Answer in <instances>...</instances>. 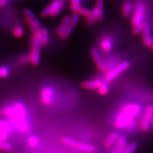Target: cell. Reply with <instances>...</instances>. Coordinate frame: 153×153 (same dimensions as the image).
<instances>
[{
	"label": "cell",
	"mask_w": 153,
	"mask_h": 153,
	"mask_svg": "<svg viewBox=\"0 0 153 153\" xmlns=\"http://www.w3.org/2000/svg\"><path fill=\"white\" fill-rule=\"evenodd\" d=\"M91 54L92 58L98 70L101 71H107V66L104 63V62L102 58V56L100 55L99 51L96 49V48H93L91 51Z\"/></svg>",
	"instance_id": "cell-7"
},
{
	"label": "cell",
	"mask_w": 153,
	"mask_h": 153,
	"mask_svg": "<svg viewBox=\"0 0 153 153\" xmlns=\"http://www.w3.org/2000/svg\"><path fill=\"white\" fill-rule=\"evenodd\" d=\"M143 25H144V22H142V23L140 24V25H137L135 26H133V34L135 35H137L138 34H140V33H141Z\"/></svg>",
	"instance_id": "cell-30"
},
{
	"label": "cell",
	"mask_w": 153,
	"mask_h": 153,
	"mask_svg": "<svg viewBox=\"0 0 153 153\" xmlns=\"http://www.w3.org/2000/svg\"><path fill=\"white\" fill-rule=\"evenodd\" d=\"M7 1L8 0H0V7H3L4 6H5Z\"/></svg>",
	"instance_id": "cell-38"
},
{
	"label": "cell",
	"mask_w": 153,
	"mask_h": 153,
	"mask_svg": "<svg viewBox=\"0 0 153 153\" xmlns=\"http://www.w3.org/2000/svg\"><path fill=\"white\" fill-rule=\"evenodd\" d=\"M52 94H53V91L52 89L49 87L45 88L42 91V102L45 105H50L52 102Z\"/></svg>",
	"instance_id": "cell-9"
},
{
	"label": "cell",
	"mask_w": 153,
	"mask_h": 153,
	"mask_svg": "<svg viewBox=\"0 0 153 153\" xmlns=\"http://www.w3.org/2000/svg\"><path fill=\"white\" fill-rule=\"evenodd\" d=\"M137 147V143L136 142H131L128 144L125 149L122 153H134Z\"/></svg>",
	"instance_id": "cell-23"
},
{
	"label": "cell",
	"mask_w": 153,
	"mask_h": 153,
	"mask_svg": "<svg viewBox=\"0 0 153 153\" xmlns=\"http://www.w3.org/2000/svg\"><path fill=\"white\" fill-rule=\"evenodd\" d=\"M118 137L119 135L116 132H112L110 133L104 142V146L106 148L112 147L116 142Z\"/></svg>",
	"instance_id": "cell-15"
},
{
	"label": "cell",
	"mask_w": 153,
	"mask_h": 153,
	"mask_svg": "<svg viewBox=\"0 0 153 153\" xmlns=\"http://www.w3.org/2000/svg\"><path fill=\"white\" fill-rule=\"evenodd\" d=\"M132 10V4L130 2L126 1L123 4L122 13L124 17H128L130 15Z\"/></svg>",
	"instance_id": "cell-19"
},
{
	"label": "cell",
	"mask_w": 153,
	"mask_h": 153,
	"mask_svg": "<svg viewBox=\"0 0 153 153\" xmlns=\"http://www.w3.org/2000/svg\"><path fill=\"white\" fill-rule=\"evenodd\" d=\"M130 62L128 61H124L121 62V63H120L119 65H117V66H116V68L119 71V73L121 74L124 72V71L127 70L129 68H130Z\"/></svg>",
	"instance_id": "cell-21"
},
{
	"label": "cell",
	"mask_w": 153,
	"mask_h": 153,
	"mask_svg": "<svg viewBox=\"0 0 153 153\" xmlns=\"http://www.w3.org/2000/svg\"><path fill=\"white\" fill-rule=\"evenodd\" d=\"M140 111L141 107L138 104L130 103L125 105L115 120V127L121 129L130 126L133 122L134 118L140 113Z\"/></svg>",
	"instance_id": "cell-2"
},
{
	"label": "cell",
	"mask_w": 153,
	"mask_h": 153,
	"mask_svg": "<svg viewBox=\"0 0 153 153\" xmlns=\"http://www.w3.org/2000/svg\"><path fill=\"white\" fill-rule=\"evenodd\" d=\"M80 19V15L78 13H74L71 17H70V25L73 27L77 25Z\"/></svg>",
	"instance_id": "cell-25"
},
{
	"label": "cell",
	"mask_w": 153,
	"mask_h": 153,
	"mask_svg": "<svg viewBox=\"0 0 153 153\" xmlns=\"http://www.w3.org/2000/svg\"><path fill=\"white\" fill-rule=\"evenodd\" d=\"M63 1H65V0H63Z\"/></svg>",
	"instance_id": "cell-40"
},
{
	"label": "cell",
	"mask_w": 153,
	"mask_h": 153,
	"mask_svg": "<svg viewBox=\"0 0 153 153\" xmlns=\"http://www.w3.org/2000/svg\"><path fill=\"white\" fill-rule=\"evenodd\" d=\"M148 47H149V48L151 49V51H152L153 52V38H152L150 44H149V45Z\"/></svg>",
	"instance_id": "cell-39"
},
{
	"label": "cell",
	"mask_w": 153,
	"mask_h": 153,
	"mask_svg": "<svg viewBox=\"0 0 153 153\" xmlns=\"http://www.w3.org/2000/svg\"><path fill=\"white\" fill-rule=\"evenodd\" d=\"M120 74L117 69L115 67L114 68H112L107 71L104 76V80L105 82H111L112 80L116 79L117 76Z\"/></svg>",
	"instance_id": "cell-14"
},
{
	"label": "cell",
	"mask_w": 153,
	"mask_h": 153,
	"mask_svg": "<svg viewBox=\"0 0 153 153\" xmlns=\"http://www.w3.org/2000/svg\"><path fill=\"white\" fill-rule=\"evenodd\" d=\"M81 8L82 7L79 5H73V4H70V10L74 13H79Z\"/></svg>",
	"instance_id": "cell-35"
},
{
	"label": "cell",
	"mask_w": 153,
	"mask_h": 153,
	"mask_svg": "<svg viewBox=\"0 0 153 153\" xmlns=\"http://www.w3.org/2000/svg\"><path fill=\"white\" fill-rule=\"evenodd\" d=\"M70 17L68 16H65L63 19V20H62L61 22L60 23L59 26L57 29L56 31H57V34H58L59 36H61L62 35V33L65 31L66 27L70 25Z\"/></svg>",
	"instance_id": "cell-16"
},
{
	"label": "cell",
	"mask_w": 153,
	"mask_h": 153,
	"mask_svg": "<svg viewBox=\"0 0 153 153\" xmlns=\"http://www.w3.org/2000/svg\"><path fill=\"white\" fill-rule=\"evenodd\" d=\"M2 116L11 118L16 127L22 131H27L29 126L26 120V111L24 105L21 103H17L13 107H4L0 110Z\"/></svg>",
	"instance_id": "cell-1"
},
{
	"label": "cell",
	"mask_w": 153,
	"mask_h": 153,
	"mask_svg": "<svg viewBox=\"0 0 153 153\" xmlns=\"http://www.w3.org/2000/svg\"><path fill=\"white\" fill-rule=\"evenodd\" d=\"M73 28L74 27L70 25H69L68 27H67L66 30H65V31L62 33V35L60 36L61 39L62 40H66L67 38H68L70 36V35H71V32H72V31H73Z\"/></svg>",
	"instance_id": "cell-26"
},
{
	"label": "cell",
	"mask_w": 153,
	"mask_h": 153,
	"mask_svg": "<svg viewBox=\"0 0 153 153\" xmlns=\"http://www.w3.org/2000/svg\"><path fill=\"white\" fill-rule=\"evenodd\" d=\"M13 34L17 38H21L24 34V30L21 26H16L13 30Z\"/></svg>",
	"instance_id": "cell-28"
},
{
	"label": "cell",
	"mask_w": 153,
	"mask_h": 153,
	"mask_svg": "<svg viewBox=\"0 0 153 153\" xmlns=\"http://www.w3.org/2000/svg\"><path fill=\"white\" fill-rule=\"evenodd\" d=\"M112 40L110 36H105L100 43V47L105 52H109L112 49Z\"/></svg>",
	"instance_id": "cell-13"
},
{
	"label": "cell",
	"mask_w": 153,
	"mask_h": 153,
	"mask_svg": "<svg viewBox=\"0 0 153 153\" xmlns=\"http://www.w3.org/2000/svg\"><path fill=\"white\" fill-rule=\"evenodd\" d=\"M0 149L9 151L12 149V145L10 143L4 141H0Z\"/></svg>",
	"instance_id": "cell-24"
},
{
	"label": "cell",
	"mask_w": 153,
	"mask_h": 153,
	"mask_svg": "<svg viewBox=\"0 0 153 153\" xmlns=\"http://www.w3.org/2000/svg\"><path fill=\"white\" fill-rule=\"evenodd\" d=\"M98 93L101 95H106L108 92V86L107 82H103L102 84L98 88Z\"/></svg>",
	"instance_id": "cell-27"
},
{
	"label": "cell",
	"mask_w": 153,
	"mask_h": 153,
	"mask_svg": "<svg viewBox=\"0 0 153 153\" xmlns=\"http://www.w3.org/2000/svg\"><path fill=\"white\" fill-rule=\"evenodd\" d=\"M31 51L30 52L29 59L30 63L33 66H37L40 63V43L39 40L36 38L33 37L31 42Z\"/></svg>",
	"instance_id": "cell-5"
},
{
	"label": "cell",
	"mask_w": 153,
	"mask_h": 153,
	"mask_svg": "<svg viewBox=\"0 0 153 153\" xmlns=\"http://www.w3.org/2000/svg\"><path fill=\"white\" fill-rule=\"evenodd\" d=\"M90 13H91V10L87 8H81V9L80 10V11L79 12V14L80 16L88 17L89 16Z\"/></svg>",
	"instance_id": "cell-32"
},
{
	"label": "cell",
	"mask_w": 153,
	"mask_h": 153,
	"mask_svg": "<svg viewBox=\"0 0 153 153\" xmlns=\"http://www.w3.org/2000/svg\"><path fill=\"white\" fill-rule=\"evenodd\" d=\"M25 14L26 17V20H31V19L35 17L34 13H33V12L31 10H30V9H27V8L25 9Z\"/></svg>",
	"instance_id": "cell-33"
},
{
	"label": "cell",
	"mask_w": 153,
	"mask_h": 153,
	"mask_svg": "<svg viewBox=\"0 0 153 153\" xmlns=\"http://www.w3.org/2000/svg\"><path fill=\"white\" fill-rule=\"evenodd\" d=\"M102 83L103 81L101 79H93L84 81L81 84V85L84 89L93 90L98 89V88L102 84Z\"/></svg>",
	"instance_id": "cell-10"
},
{
	"label": "cell",
	"mask_w": 153,
	"mask_h": 153,
	"mask_svg": "<svg viewBox=\"0 0 153 153\" xmlns=\"http://www.w3.org/2000/svg\"><path fill=\"white\" fill-rule=\"evenodd\" d=\"M9 74V70L5 66L0 67V77L5 78Z\"/></svg>",
	"instance_id": "cell-31"
},
{
	"label": "cell",
	"mask_w": 153,
	"mask_h": 153,
	"mask_svg": "<svg viewBox=\"0 0 153 153\" xmlns=\"http://www.w3.org/2000/svg\"><path fill=\"white\" fill-rule=\"evenodd\" d=\"M139 125L140 130L143 132H147L151 128V125L149 121H147V119L143 116H142L140 119Z\"/></svg>",
	"instance_id": "cell-17"
},
{
	"label": "cell",
	"mask_w": 153,
	"mask_h": 153,
	"mask_svg": "<svg viewBox=\"0 0 153 153\" xmlns=\"http://www.w3.org/2000/svg\"><path fill=\"white\" fill-rule=\"evenodd\" d=\"M104 2L103 0H97L96 7L91 10L89 16L88 17V23L89 25L94 23L95 21L102 20L103 17Z\"/></svg>",
	"instance_id": "cell-4"
},
{
	"label": "cell",
	"mask_w": 153,
	"mask_h": 153,
	"mask_svg": "<svg viewBox=\"0 0 153 153\" xmlns=\"http://www.w3.org/2000/svg\"><path fill=\"white\" fill-rule=\"evenodd\" d=\"M141 34H142V43L145 46L148 47L152 38L151 37V35L150 27L147 23L144 22V25H143Z\"/></svg>",
	"instance_id": "cell-8"
},
{
	"label": "cell",
	"mask_w": 153,
	"mask_h": 153,
	"mask_svg": "<svg viewBox=\"0 0 153 153\" xmlns=\"http://www.w3.org/2000/svg\"><path fill=\"white\" fill-rule=\"evenodd\" d=\"M143 116H144L147 119V121H149L151 125V128H153V114L146 112L145 114H143Z\"/></svg>",
	"instance_id": "cell-34"
},
{
	"label": "cell",
	"mask_w": 153,
	"mask_h": 153,
	"mask_svg": "<svg viewBox=\"0 0 153 153\" xmlns=\"http://www.w3.org/2000/svg\"><path fill=\"white\" fill-rule=\"evenodd\" d=\"M9 131V126L7 123L4 121H0V135H8Z\"/></svg>",
	"instance_id": "cell-22"
},
{
	"label": "cell",
	"mask_w": 153,
	"mask_h": 153,
	"mask_svg": "<svg viewBox=\"0 0 153 153\" xmlns=\"http://www.w3.org/2000/svg\"><path fill=\"white\" fill-rule=\"evenodd\" d=\"M28 143H29V145L31 146V147H33L37 146L38 144V138L34 135L31 136L28 139Z\"/></svg>",
	"instance_id": "cell-29"
},
{
	"label": "cell",
	"mask_w": 153,
	"mask_h": 153,
	"mask_svg": "<svg viewBox=\"0 0 153 153\" xmlns=\"http://www.w3.org/2000/svg\"><path fill=\"white\" fill-rule=\"evenodd\" d=\"M76 149L85 152H92L95 150V147L92 145L88 144V143H79L77 147H76Z\"/></svg>",
	"instance_id": "cell-18"
},
{
	"label": "cell",
	"mask_w": 153,
	"mask_h": 153,
	"mask_svg": "<svg viewBox=\"0 0 153 153\" xmlns=\"http://www.w3.org/2000/svg\"><path fill=\"white\" fill-rule=\"evenodd\" d=\"M146 13V8L143 4H138L135 12L133 13V16L131 18V23L133 26H135L143 22V19Z\"/></svg>",
	"instance_id": "cell-6"
},
{
	"label": "cell",
	"mask_w": 153,
	"mask_h": 153,
	"mask_svg": "<svg viewBox=\"0 0 153 153\" xmlns=\"http://www.w3.org/2000/svg\"><path fill=\"white\" fill-rule=\"evenodd\" d=\"M128 146L127 140L125 137L122 135H119V137L116 141V150L117 151V153H122L123 151Z\"/></svg>",
	"instance_id": "cell-12"
},
{
	"label": "cell",
	"mask_w": 153,
	"mask_h": 153,
	"mask_svg": "<svg viewBox=\"0 0 153 153\" xmlns=\"http://www.w3.org/2000/svg\"><path fill=\"white\" fill-rule=\"evenodd\" d=\"M38 40L40 47H45L49 41V32L45 27L40 28L39 31V36H38Z\"/></svg>",
	"instance_id": "cell-11"
},
{
	"label": "cell",
	"mask_w": 153,
	"mask_h": 153,
	"mask_svg": "<svg viewBox=\"0 0 153 153\" xmlns=\"http://www.w3.org/2000/svg\"><path fill=\"white\" fill-rule=\"evenodd\" d=\"M70 4H73V5H79L81 4L80 0H70Z\"/></svg>",
	"instance_id": "cell-37"
},
{
	"label": "cell",
	"mask_w": 153,
	"mask_h": 153,
	"mask_svg": "<svg viewBox=\"0 0 153 153\" xmlns=\"http://www.w3.org/2000/svg\"><path fill=\"white\" fill-rule=\"evenodd\" d=\"M146 111L147 112H149L153 114V105H147L146 108Z\"/></svg>",
	"instance_id": "cell-36"
},
{
	"label": "cell",
	"mask_w": 153,
	"mask_h": 153,
	"mask_svg": "<svg viewBox=\"0 0 153 153\" xmlns=\"http://www.w3.org/2000/svg\"><path fill=\"white\" fill-rule=\"evenodd\" d=\"M65 5L63 0H54L45 8L43 10L41 16L43 17H55L61 12Z\"/></svg>",
	"instance_id": "cell-3"
},
{
	"label": "cell",
	"mask_w": 153,
	"mask_h": 153,
	"mask_svg": "<svg viewBox=\"0 0 153 153\" xmlns=\"http://www.w3.org/2000/svg\"><path fill=\"white\" fill-rule=\"evenodd\" d=\"M61 141L63 143H65V145H67L74 148H76L79 143V142L76 141L66 137H62L61 138Z\"/></svg>",
	"instance_id": "cell-20"
}]
</instances>
